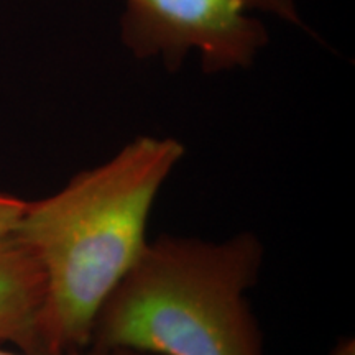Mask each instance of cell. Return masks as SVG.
<instances>
[{
  "mask_svg": "<svg viewBox=\"0 0 355 355\" xmlns=\"http://www.w3.org/2000/svg\"><path fill=\"white\" fill-rule=\"evenodd\" d=\"M122 355H148V354H139V352H130V350H121Z\"/></svg>",
  "mask_w": 355,
  "mask_h": 355,
  "instance_id": "8",
  "label": "cell"
},
{
  "mask_svg": "<svg viewBox=\"0 0 355 355\" xmlns=\"http://www.w3.org/2000/svg\"><path fill=\"white\" fill-rule=\"evenodd\" d=\"M121 40L137 60L159 58L171 73L198 51L206 74L247 69L268 43L255 10L306 28L295 0H123Z\"/></svg>",
  "mask_w": 355,
  "mask_h": 355,
  "instance_id": "3",
  "label": "cell"
},
{
  "mask_svg": "<svg viewBox=\"0 0 355 355\" xmlns=\"http://www.w3.org/2000/svg\"><path fill=\"white\" fill-rule=\"evenodd\" d=\"M329 355H355V343L354 339L344 337L340 339L334 349L331 350Z\"/></svg>",
  "mask_w": 355,
  "mask_h": 355,
  "instance_id": "6",
  "label": "cell"
},
{
  "mask_svg": "<svg viewBox=\"0 0 355 355\" xmlns=\"http://www.w3.org/2000/svg\"><path fill=\"white\" fill-rule=\"evenodd\" d=\"M184 153L171 137H135L58 193L26 204L13 234L44 273L38 355L89 349L97 313L145 250L155 199Z\"/></svg>",
  "mask_w": 355,
  "mask_h": 355,
  "instance_id": "1",
  "label": "cell"
},
{
  "mask_svg": "<svg viewBox=\"0 0 355 355\" xmlns=\"http://www.w3.org/2000/svg\"><path fill=\"white\" fill-rule=\"evenodd\" d=\"M0 355H30L25 352H10V350L0 349ZM74 355H122L121 350H114V352H102V350H96V349H87L81 354H74Z\"/></svg>",
  "mask_w": 355,
  "mask_h": 355,
  "instance_id": "7",
  "label": "cell"
},
{
  "mask_svg": "<svg viewBox=\"0 0 355 355\" xmlns=\"http://www.w3.org/2000/svg\"><path fill=\"white\" fill-rule=\"evenodd\" d=\"M28 201L0 191V235L15 232Z\"/></svg>",
  "mask_w": 355,
  "mask_h": 355,
  "instance_id": "5",
  "label": "cell"
},
{
  "mask_svg": "<svg viewBox=\"0 0 355 355\" xmlns=\"http://www.w3.org/2000/svg\"><path fill=\"white\" fill-rule=\"evenodd\" d=\"M44 301V273L19 235H0V345L38 355V318Z\"/></svg>",
  "mask_w": 355,
  "mask_h": 355,
  "instance_id": "4",
  "label": "cell"
},
{
  "mask_svg": "<svg viewBox=\"0 0 355 355\" xmlns=\"http://www.w3.org/2000/svg\"><path fill=\"white\" fill-rule=\"evenodd\" d=\"M263 257V243L248 230L225 241L159 235L102 304L89 349L265 355L247 300Z\"/></svg>",
  "mask_w": 355,
  "mask_h": 355,
  "instance_id": "2",
  "label": "cell"
}]
</instances>
